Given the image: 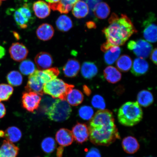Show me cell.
<instances>
[{
    "instance_id": "6da1fadb",
    "label": "cell",
    "mask_w": 157,
    "mask_h": 157,
    "mask_svg": "<svg viewBox=\"0 0 157 157\" xmlns=\"http://www.w3.org/2000/svg\"><path fill=\"white\" fill-rule=\"evenodd\" d=\"M90 120L88 128L89 138L94 144L109 146L121 138L111 111L100 110Z\"/></svg>"
},
{
    "instance_id": "7a4b0ae2",
    "label": "cell",
    "mask_w": 157,
    "mask_h": 157,
    "mask_svg": "<svg viewBox=\"0 0 157 157\" xmlns=\"http://www.w3.org/2000/svg\"><path fill=\"white\" fill-rule=\"evenodd\" d=\"M109 21V26L102 30L107 39L101 47V51L104 52L112 47L122 46L131 35L137 32L132 21L126 15L122 14L119 17L113 13Z\"/></svg>"
},
{
    "instance_id": "3957f363",
    "label": "cell",
    "mask_w": 157,
    "mask_h": 157,
    "mask_svg": "<svg viewBox=\"0 0 157 157\" xmlns=\"http://www.w3.org/2000/svg\"><path fill=\"white\" fill-rule=\"evenodd\" d=\"M143 112L137 102L129 101L120 108L117 113L118 120L121 124L132 127L142 121Z\"/></svg>"
},
{
    "instance_id": "277c9868",
    "label": "cell",
    "mask_w": 157,
    "mask_h": 157,
    "mask_svg": "<svg viewBox=\"0 0 157 157\" xmlns=\"http://www.w3.org/2000/svg\"><path fill=\"white\" fill-rule=\"evenodd\" d=\"M72 109L66 100L56 99L46 111V113L50 120L56 122H62L70 117Z\"/></svg>"
},
{
    "instance_id": "5b68a950",
    "label": "cell",
    "mask_w": 157,
    "mask_h": 157,
    "mask_svg": "<svg viewBox=\"0 0 157 157\" xmlns=\"http://www.w3.org/2000/svg\"><path fill=\"white\" fill-rule=\"evenodd\" d=\"M74 87L72 84L67 83L62 79L56 78L44 84L43 91L54 99L66 101L67 96Z\"/></svg>"
},
{
    "instance_id": "8992f818",
    "label": "cell",
    "mask_w": 157,
    "mask_h": 157,
    "mask_svg": "<svg viewBox=\"0 0 157 157\" xmlns=\"http://www.w3.org/2000/svg\"><path fill=\"white\" fill-rule=\"evenodd\" d=\"M127 48L132 51L138 58L146 59L148 57L152 52V44L143 39H139L136 41L131 40L127 44Z\"/></svg>"
},
{
    "instance_id": "52a82bcc",
    "label": "cell",
    "mask_w": 157,
    "mask_h": 157,
    "mask_svg": "<svg viewBox=\"0 0 157 157\" xmlns=\"http://www.w3.org/2000/svg\"><path fill=\"white\" fill-rule=\"evenodd\" d=\"M156 21L155 15L151 14L143 23V36L149 42L154 43L157 41V25L155 22Z\"/></svg>"
},
{
    "instance_id": "ba28073f",
    "label": "cell",
    "mask_w": 157,
    "mask_h": 157,
    "mask_svg": "<svg viewBox=\"0 0 157 157\" xmlns=\"http://www.w3.org/2000/svg\"><path fill=\"white\" fill-rule=\"evenodd\" d=\"M41 100L40 96L38 94L32 92H25L21 99L22 105L26 110L33 113L38 109Z\"/></svg>"
},
{
    "instance_id": "9c48e42d",
    "label": "cell",
    "mask_w": 157,
    "mask_h": 157,
    "mask_svg": "<svg viewBox=\"0 0 157 157\" xmlns=\"http://www.w3.org/2000/svg\"><path fill=\"white\" fill-rule=\"evenodd\" d=\"M39 71L40 70H36L34 73L29 75L25 88L27 92H34L42 96L44 93L43 88L44 84L41 81Z\"/></svg>"
},
{
    "instance_id": "30bf717a",
    "label": "cell",
    "mask_w": 157,
    "mask_h": 157,
    "mask_svg": "<svg viewBox=\"0 0 157 157\" xmlns=\"http://www.w3.org/2000/svg\"><path fill=\"white\" fill-rule=\"evenodd\" d=\"M29 51L26 47L21 43H13L9 48L11 57L16 62H21L25 59Z\"/></svg>"
},
{
    "instance_id": "8fae6325",
    "label": "cell",
    "mask_w": 157,
    "mask_h": 157,
    "mask_svg": "<svg viewBox=\"0 0 157 157\" xmlns=\"http://www.w3.org/2000/svg\"><path fill=\"white\" fill-rule=\"evenodd\" d=\"M74 140L78 144H82L89 138V130L85 124L78 123L72 128L71 131Z\"/></svg>"
},
{
    "instance_id": "7c38bea8",
    "label": "cell",
    "mask_w": 157,
    "mask_h": 157,
    "mask_svg": "<svg viewBox=\"0 0 157 157\" xmlns=\"http://www.w3.org/2000/svg\"><path fill=\"white\" fill-rule=\"evenodd\" d=\"M80 0H60L58 2L49 3L50 9L58 11L61 13L67 14L71 11L74 6Z\"/></svg>"
},
{
    "instance_id": "4fadbf2b",
    "label": "cell",
    "mask_w": 157,
    "mask_h": 157,
    "mask_svg": "<svg viewBox=\"0 0 157 157\" xmlns=\"http://www.w3.org/2000/svg\"><path fill=\"white\" fill-rule=\"evenodd\" d=\"M56 138L57 142L63 147L70 146L74 140L71 131L64 128H61L56 133Z\"/></svg>"
},
{
    "instance_id": "5bb4252c",
    "label": "cell",
    "mask_w": 157,
    "mask_h": 157,
    "mask_svg": "<svg viewBox=\"0 0 157 157\" xmlns=\"http://www.w3.org/2000/svg\"><path fill=\"white\" fill-rule=\"evenodd\" d=\"M35 63L40 70L50 68L53 63L52 56L46 52H40L37 54L35 58Z\"/></svg>"
},
{
    "instance_id": "9a60e30c",
    "label": "cell",
    "mask_w": 157,
    "mask_h": 157,
    "mask_svg": "<svg viewBox=\"0 0 157 157\" xmlns=\"http://www.w3.org/2000/svg\"><path fill=\"white\" fill-rule=\"evenodd\" d=\"M149 64L144 59H135L132 65L131 72L135 76H139L146 74L149 69Z\"/></svg>"
},
{
    "instance_id": "2e32d148",
    "label": "cell",
    "mask_w": 157,
    "mask_h": 157,
    "mask_svg": "<svg viewBox=\"0 0 157 157\" xmlns=\"http://www.w3.org/2000/svg\"><path fill=\"white\" fill-rule=\"evenodd\" d=\"M80 64L76 59H69L65 64L63 72L65 76L68 78H74L77 76L80 69Z\"/></svg>"
},
{
    "instance_id": "e0dca14e",
    "label": "cell",
    "mask_w": 157,
    "mask_h": 157,
    "mask_svg": "<svg viewBox=\"0 0 157 157\" xmlns=\"http://www.w3.org/2000/svg\"><path fill=\"white\" fill-rule=\"evenodd\" d=\"M33 10L35 15L40 19L46 18L51 13L49 5L43 1L35 2L33 5Z\"/></svg>"
},
{
    "instance_id": "ac0fdd59",
    "label": "cell",
    "mask_w": 157,
    "mask_h": 157,
    "mask_svg": "<svg viewBox=\"0 0 157 157\" xmlns=\"http://www.w3.org/2000/svg\"><path fill=\"white\" fill-rule=\"evenodd\" d=\"M19 150L18 147L12 143L4 140L0 148V157H17Z\"/></svg>"
},
{
    "instance_id": "d6986e66",
    "label": "cell",
    "mask_w": 157,
    "mask_h": 157,
    "mask_svg": "<svg viewBox=\"0 0 157 157\" xmlns=\"http://www.w3.org/2000/svg\"><path fill=\"white\" fill-rule=\"evenodd\" d=\"M54 34V30L52 25L48 23L40 25L36 31L37 37L42 41H48L52 38Z\"/></svg>"
},
{
    "instance_id": "ffe728a7",
    "label": "cell",
    "mask_w": 157,
    "mask_h": 157,
    "mask_svg": "<svg viewBox=\"0 0 157 157\" xmlns=\"http://www.w3.org/2000/svg\"><path fill=\"white\" fill-rule=\"evenodd\" d=\"M122 146L125 152L129 154H133L139 150L140 145L138 141L135 137L128 136L124 138Z\"/></svg>"
},
{
    "instance_id": "44dd1931",
    "label": "cell",
    "mask_w": 157,
    "mask_h": 157,
    "mask_svg": "<svg viewBox=\"0 0 157 157\" xmlns=\"http://www.w3.org/2000/svg\"><path fill=\"white\" fill-rule=\"evenodd\" d=\"M98 71L97 66L93 62H85L82 64L81 74L86 79H90L93 78L97 75Z\"/></svg>"
},
{
    "instance_id": "7402d4cb",
    "label": "cell",
    "mask_w": 157,
    "mask_h": 157,
    "mask_svg": "<svg viewBox=\"0 0 157 157\" xmlns=\"http://www.w3.org/2000/svg\"><path fill=\"white\" fill-rule=\"evenodd\" d=\"M103 74L106 80L110 83H117L121 78V72L113 66L107 67L104 70Z\"/></svg>"
},
{
    "instance_id": "603a6c76",
    "label": "cell",
    "mask_w": 157,
    "mask_h": 157,
    "mask_svg": "<svg viewBox=\"0 0 157 157\" xmlns=\"http://www.w3.org/2000/svg\"><path fill=\"white\" fill-rule=\"evenodd\" d=\"M60 74L59 70L57 67H53L40 70L39 76L41 81L44 85L58 77Z\"/></svg>"
},
{
    "instance_id": "cb8c5ba5",
    "label": "cell",
    "mask_w": 157,
    "mask_h": 157,
    "mask_svg": "<svg viewBox=\"0 0 157 157\" xmlns=\"http://www.w3.org/2000/svg\"><path fill=\"white\" fill-rule=\"evenodd\" d=\"M89 13V7L87 4L83 1H79L76 3L72 9V13L78 19L84 18Z\"/></svg>"
},
{
    "instance_id": "d4e9b609",
    "label": "cell",
    "mask_w": 157,
    "mask_h": 157,
    "mask_svg": "<svg viewBox=\"0 0 157 157\" xmlns=\"http://www.w3.org/2000/svg\"><path fill=\"white\" fill-rule=\"evenodd\" d=\"M121 48L119 46H113L105 52L104 55V60L105 63L113 64L119 58L121 54Z\"/></svg>"
},
{
    "instance_id": "484cf974",
    "label": "cell",
    "mask_w": 157,
    "mask_h": 157,
    "mask_svg": "<svg viewBox=\"0 0 157 157\" xmlns=\"http://www.w3.org/2000/svg\"><path fill=\"white\" fill-rule=\"evenodd\" d=\"M84 100L83 94L79 90L72 89L67 96L66 101L70 105L74 106L80 105Z\"/></svg>"
},
{
    "instance_id": "4316f807",
    "label": "cell",
    "mask_w": 157,
    "mask_h": 157,
    "mask_svg": "<svg viewBox=\"0 0 157 157\" xmlns=\"http://www.w3.org/2000/svg\"><path fill=\"white\" fill-rule=\"evenodd\" d=\"M22 133L20 129L16 127L8 128L4 132V136L7 140L11 143H16L21 140Z\"/></svg>"
},
{
    "instance_id": "83f0119b",
    "label": "cell",
    "mask_w": 157,
    "mask_h": 157,
    "mask_svg": "<svg viewBox=\"0 0 157 157\" xmlns=\"http://www.w3.org/2000/svg\"><path fill=\"white\" fill-rule=\"evenodd\" d=\"M154 102V97L151 93L147 90L140 91L137 94V102L142 106L147 107L151 105Z\"/></svg>"
},
{
    "instance_id": "f1b7e54d",
    "label": "cell",
    "mask_w": 157,
    "mask_h": 157,
    "mask_svg": "<svg viewBox=\"0 0 157 157\" xmlns=\"http://www.w3.org/2000/svg\"><path fill=\"white\" fill-rule=\"evenodd\" d=\"M56 25L58 29L63 32H67L73 26L71 19L66 15L59 17L56 21Z\"/></svg>"
},
{
    "instance_id": "f546056e",
    "label": "cell",
    "mask_w": 157,
    "mask_h": 157,
    "mask_svg": "<svg viewBox=\"0 0 157 157\" xmlns=\"http://www.w3.org/2000/svg\"><path fill=\"white\" fill-rule=\"evenodd\" d=\"M132 59L127 55H123L117 60L116 65L117 68L123 72L128 71L132 67Z\"/></svg>"
},
{
    "instance_id": "4dcf8cb0",
    "label": "cell",
    "mask_w": 157,
    "mask_h": 157,
    "mask_svg": "<svg viewBox=\"0 0 157 157\" xmlns=\"http://www.w3.org/2000/svg\"><path fill=\"white\" fill-rule=\"evenodd\" d=\"M94 14L100 19H105L109 16L110 13V8L105 2L100 3L94 11Z\"/></svg>"
},
{
    "instance_id": "1f68e13d",
    "label": "cell",
    "mask_w": 157,
    "mask_h": 157,
    "mask_svg": "<svg viewBox=\"0 0 157 157\" xmlns=\"http://www.w3.org/2000/svg\"><path fill=\"white\" fill-rule=\"evenodd\" d=\"M6 78L10 85L15 87L21 85L23 80L22 75L17 71H12L9 72L7 75Z\"/></svg>"
},
{
    "instance_id": "d6a6232c",
    "label": "cell",
    "mask_w": 157,
    "mask_h": 157,
    "mask_svg": "<svg viewBox=\"0 0 157 157\" xmlns=\"http://www.w3.org/2000/svg\"><path fill=\"white\" fill-rule=\"evenodd\" d=\"M19 69L21 73L25 75H29L36 70L35 64L30 60H23L20 64Z\"/></svg>"
},
{
    "instance_id": "836d02e7",
    "label": "cell",
    "mask_w": 157,
    "mask_h": 157,
    "mask_svg": "<svg viewBox=\"0 0 157 157\" xmlns=\"http://www.w3.org/2000/svg\"><path fill=\"white\" fill-rule=\"evenodd\" d=\"M13 91L11 86L4 83L0 84V101H8Z\"/></svg>"
},
{
    "instance_id": "e575fe53",
    "label": "cell",
    "mask_w": 157,
    "mask_h": 157,
    "mask_svg": "<svg viewBox=\"0 0 157 157\" xmlns=\"http://www.w3.org/2000/svg\"><path fill=\"white\" fill-rule=\"evenodd\" d=\"M56 147V141L52 137H46L41 143V148L44 152L50 154L54 151Z\"/></svg>"
},
{
    "instance_id": "d590c367",
    "label": "cell",
    "mask_w": 157,
    "mask_h": 157,
    "mask_svg": "<svg viewBox=\"0 0 157 157\" xmlns=\"http://www.w3.org/2000/svg\"><path fill=\"white\" fill-rule=\"evenodd\" d=\"M78 113L79 117L86 121L91 120L94 115L93 108L88 105H84L80 107L78 109Z\"/></svg>"
},
{
    "instance_id": "8d00e7d4",
    "label": "cell",
    "mask_w": 157,
    "mask_h": 157,
    "mask_svg": "<svg viewBox=\"0 0 157 157\" xmlns=\"http://www.w3.org/2000/svg\"><path fill=\"white\" fill-rule=\"evenodd\" d=\"M91 104L94 108L100 110L105 109L106 107L105 99L99 95L94 96L91 100Z\"/></svg>"
},
{
    "instance_id": "74e56055",
    "label": "cell",
    "mask_w": 157,
    "mask_h": 157,
    "mask_svg": "<svg viewBox=\"0 0 157 157\" xmlns=\"http://www.w3.org/2000/svg\"><path fill=\"white\" fill-rule=\"evenodd\" d=\"M13 17L17 24L21 29H25L27 27L28 22L21 13L18 11H16L13 15Z\"/></svg>"
},
{
    "instance_id": "f35d334b",
    "label": "cell",
    "mask_w": 157,
    "mask_h": 157,
    "mask_svg": "<svg viewBox=\"0 0 157 157\" xmlns=\"http://www.w3.org/2000/svg\"><path fill=\"white\" fill-rule=\"evenodd\" d=\"M17 10L21 13L28 23L32 19V13L27 5H25L23 7L19 8Z\"/></svg>"
},
{
    "instance_id": "ab89813d",
    "label": "cell",
    "mask_w": 157,
    "mask_h": 157,
    "mask_svg": "<svg viewBox=\"0 0 157 157\" xmlns=\"http://www.w3.org/2000/svg\"><path fill=\"white\" fill-rule=\"evenodd\" d=\"M101 0H86L88 7L92 11H94L96 7L101 3Z\"/></svg>"
},
{
    "instance_id": "60d3db41",
    "label": "cell",
    "mask_w": 157,
    "mask_h": 157,
    "mask_svg": "<svg viewBox=\"0 0 157 157\" xmlns=\"http://www.w3.org/2000/svg\"><path fill=\"white\" fill-rule=\"evenodd\" d=\"M86 157H101V155L98 149L93 148L88 151L86 155Z\"/></svg>"
},
{
    "instance_id": "b9f144b4",
    "label": "cell",
    "mask_w": 157,
    "mask_h": 157,
    "mask_svg": "<svg viewBox=\"0 0 157 157\" xmlns=\"http://www.w3.org/2000/svg\"><path fill=\"white\" fill-rule=\"evenodd\" d=\"M157 48H155L151 52V59L154 63L157 64Z\"/></svg>"
},
{
    "instance_id": "7bdbcfd3",
    "label": "cell",
    "mask_w": 157,
    "mask_h": 157,
    "mask_svg": "<svg viewBox=\"0 0 157 157\" xmlns=\"http://www.w3.org/2000/svg\"><path fill=\"white\" fill-rule=\"evenodd\" d=\"M6 107L4 104L0 101V119L2 118L6 114Z\"/></svg>"
},
{
    "instance_id": "ee69618b",
    "label": "cell",
    "mask_w": 157,
    "mask_h": 157,
    "mask_svg": "<svg viewBox=\"0 0 157 157\" xmlns=\"http://www.w3.org/2000/svg\"><path fill=\"white\" fill-rule=\"evenodd\" d=\"M64 151L63 147L60 146L58 147L57 151V157H62Z\"/></svg>"
},
{
    "instance_id": "f6af8a7d",
    "label": "cell",
    "mask_w": 157,
    "mask_h": 157,
    "mask_svg": "<svg viewBox=\"0 0 157 157\" xmlns=\"http://www.w3.org/2000/svg\"><path fill=\"white\" fill-rule=\"evenodd\" d=\"M6 50L3 47L0 46V59L3 58L5 56Z\"/></svg>"
},
{
    "instance_id": "bcb514c9",
    "label": "cell",
    "mask_w": 157,
    "mask_h": 157,
    "mask_svg": "<svg viewBox=\"0 0 157 157\" xmlns=\"http://www.w3.org/2000/svg\"><path fill=\"white\" fill-rule=\"evenodd\" d=\"M86 25H87L88 28L89 29H95L96 27V25L95 23L93 22V21H88V22L86 23Z\"/></svg>"
},
{
    "instance_id": "7dc6e473",
    "label": "cell",
    "mask_w": 157,
    "mask_h": 157,
    "mask_svg": "<svg viewBox=\"0 0 157 157\" xmlns=\"http://www.w3.org/2000/svg\"><path fill=\"white\" fill-rule=\"evenodd\" d=\"M83 89L84 90V92H85V94L87 95H90V94H91V91L89 88H88L87 86H84L83 87Z\"/></svg>"
},
{
    "instance_id": "c3c4849f",
    "label": "cell",
    "mask_w": 157,
    "mask_h": 157,
    "mask_svg": "<svg viewBox=\"0 0 157 157\" xmlns=\"http://www.w3.org/2000/svg\"><path fill=\"white\" fill-rule=\"evenodd\" d=\"M60 0H46L49 3H54L58 2Z\"/></svg>"
},
{
    "instance_id": "681fc988",
    "label": "cell",
    "mask_w": 157,
    "mask_h": 157,
    "mask_svg": "<svg viewBox=\"0 0 157 157\" xmlns=\"http://www.w3.org/2000/svg\"><path fill=\"white\" fill-rule=\"evenodd\" d=\"M4 136V132L3 131H0V137H3Z\"/></svg>"
},
{
    "instance_id": "f907efd6",
    "label": "cell",
    "mask_w": 157,
    "mask_h": 157,
    "mask_svg": "<svg viewBox=\"0 0 157 157\" xmlns=\"http://www.w3.org/2000/svg\"><path fill=\"white\" fill-rule=\"evenodd\" d=\"M2 4V1H0V6Z\"/></svg>"
},
{
    "instance_id": "816d5d0a",
    "label": "cell",
    "mask_w": 157,
    "mask_h": 157,
    "mask_svg": "<svg viewBox=\"0 0 157 157\" xmlns=\"http://www.w3.org/2000/svg\"><path fill=\"white\" fill-rule=\"evenodd\" d=\"M0 1H6V0H0Z\"/></svg>"
},
{
    "instance_id": "f5cc1de1",
    "label": "cell",
    "mask_w": 157,
    "mask_h": 157,
    "mask_svg": "<svg viewBox=\"0 0 157 157\" xmlns=\"http://www.w3.org/2000/svg\"><path fill=\"white\" fill-rule=\"evenodd\" d=\"M151 157V156H150V157Z\"/></svg>"
},
{
    "instance_id": "db71d44e",
    "label": "cell",
    "mask_w": 157,
    "mask_h": 157,
    "mask_svg": "<svg viewBox=\"0 0 157 157\" xmlns=\"http://www.w3.org/2000/svg\"></svg>"
},
{
    "instance_id": "11a10c76",
    "label": "cell",
    "mask_w": 157,
    "mask_h": 157,
    "mask_svg": "<svg viewBox=\"0 0 157 157\" xmlns=\"http://www.w3.org/2000/svg\"></svg>"
}]
</instances>
